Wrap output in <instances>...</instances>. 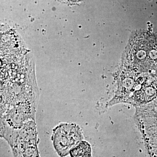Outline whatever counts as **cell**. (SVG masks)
<instances>
[{"instance_id":"1","label":"cell","mask_w":157,"mask_h":157,"mask_svg":"<svg viewBox=\"0 0 157 157\" xmlns=\"http://www.w3.org/2000/svg\"><path fill=\"white\" fill-rule=\"evenodd\" d=\"M127 64L146 70L157 65V37L147 31H136L131 36L125 52Z\"/></svg>"},{"instance_id":"2","label":"cell","mask_w":157,"mask_h":157,"mask_svg":"<svg viewBox=\"0 0 157 157\" xmlns=\"http://www.w3.org/2000/svg\"><path fill=\"white\" fill-rule=\"evenodd\" d=\"M56 129L54 145L60 156L66 155L79 140V131L75 126L69 124H61Z\"/></svg>"},{"instance_id":"3","label":"cell","mask_w":157,"mask_h":157,"mask_svg":"<svg viewBox=\"0 0 157 157\" xmlns=\"http://www.w3.org/2000/svg\"><path fill=\"white\" fill-rule=\"evenodd\" d=\"M157 97V84L144 82L142 87L135 93L134 101L137 104L147 103Z\"/></svg>"},{"instance_id":"4","label":"cell","mask_w":157,"mask_h":157,"mask_svg":"<svg viewBox=\"0 0 157 157\" xmlns=\"http://www.w3.org/2000/svg\"><path fill=\"white\" fill-rule=\"evenodd\" d=\"M71 157H91V148L86 141H81L70 151Z\"/></svg>"}]
</instances>
